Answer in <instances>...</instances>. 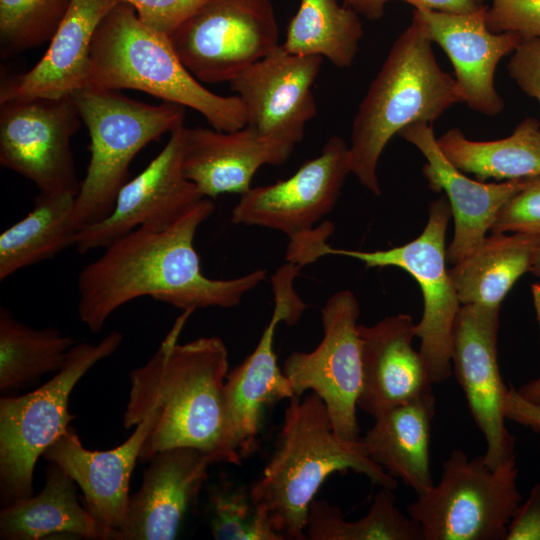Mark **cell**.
Here are the masks:
<instances>
[{
	"instance_id": "cell-16",
	"label": "cell",
	"mask_w": 540,
	"mask_h": 540,
	"mask_svg": "<svg viewBox=\"0 0 540 540\" xmlns=\"http://www.w3.org/2000/svg\"><path fill=\"white\" fill-rule=\"evenodd\" d=\"M349 173V145L332 136L320 155L289 178L243 193L230 221L280 231L292 238L313 229L335 207Z\"/></svg>"
},
{
	"instance_id": "cell-26",
	"label": "cell",
	"mask_w": 540,
	"mask_h": 540,
	"mask_svg": "<svg viewBox=\"0 0 540 540\" xmlns=\"http://www.w3.org/2000/svg\"><path fill=\"white\" fill-rule=\"evenodd\" d=\"M41 491L4 505L0 512L2 540H39L53 535L110 540L77 498V484L49 462Z\"/></svg>"
},
{
	"instance_id": "cell-11",
	"label": "cell",
	"mask_w": 540,
	"mask_h": 540,
	"mask_svg": "<svg viewBox=\"0 0 540 540\" xmlns=\"http://www.w3.org/2000/svg\"><path fill=\"white\" fill-rule=\"evenodd\" d=\"M82 120L72 95L0 102V165L33 182L40 193L77 195L71 139Z\"/></svg>"
},
{
	"instance_id": "cell-15",
	"label": "cell",
	"mask_w": 540,
	"mask_h": 540,
	"mask_svg": "<svg viewBox=\"0 0 540 540\" xmlns=\"http://www.w3.org/2000/svg\"><path fill=\"white\" fill-rule=\"evenodd\" d=\"M185 130L181 124L170 133L159 154L121 187L105 218L80 229L78 253L105 248L139 227L166 228L206 198L183 172Z\"/></svg>"
},
{
	"instance_id": "cell-37",
	"label": "cell",
	"mask_w": 540,
	"mask_h": 540,
	"mask_svg": "<svg viewBox=\"0 0 540 540\" xmlns=\"http://www.w3.org/2000/svg\"><path fill=\"white\" fill-rule=\"evenodd\" d=\"M154 32L170 35L208 0H121Z\"/></svg>"
},
{
	"instance_id": "cell-3",
	"label": "cell",
	"mask_w": 540,
	"mask_h": 540,
	"mask_svg": "<svg viewBox=\"0 0 540 540\" xmlns=\"http://www.w3.org/2000/svg\"><path fill=\"white\" fill-rule=\"evenodd\" d=\"M289 400L277 446L250 494L284 540H305L311 502L332 473L352 470L393 490L398 483L367 456L359 437L344 440L336 434L319 395Z\"/></svg>"
},
{
	"instance_id": "cell-41",
	"label": "cell",
	"mask_w": 540,
	"mask_h": 540,
	"mask_svg": "<svg viewBox=\"0 0 540 540\" xmlns=\"http://www.w3.org/2000/svg\"><path fill=\"white\" fill-rule=\"evenodd\" d=\"M504 412L506 419L540 432V403L523 399L513 387L508 390Z\"/></svg>"
},
{
	"instance_id": "cell-1",
	"label": "cell",
	"mask_w": 540,
	"mask_h": 540,
	"mask_svg": "<svg viewBox=\"0 0 540 540\" xmlns=\"http://www.w3.org/2000/svg\"><path fill=\"white\" fill-rule=\"evenodd\" d=\"M214 203L203 198L174 224L139 227L113 241L77 278L79 319L93 333L121 306L149 296L182 311L237 306L266 277L258 269L230 279L205 276L194 248L199 226Z\"/></svg>"
},
{
	"instance_id": "cell-34",
	"label": "cell",
	"mask_w": 540,
	"mask_h": 540,
	"mask_svg": "<svg viewBox=\"0 0 540 540\" xmlns=\"http://www.w3.org/2000/svg\"><path fill=\"white\" fill-rule=\"evenodd\" d=\"M210 530L217 540H284L268 512L249 492L231 486L215 488L209 497Z\"/></svg>"
},
{
	"instance_id": "cell-36",
	"label": "cell",
	"mask_w": 540,
	"mask_h": 540,
	"mask_svg": "<svg viewBox=\"0 0 540 540\" xmlns=\"http://www.w3.org/2000/svg\"><path fill=\"white\" fill-rule=\"evenodd\" d=\"M490 232L540 233V177L527 179L499 211Z\"/></svg>"
},
{
	"instance_id": "cell-4",
	"label": "cell",
	"mask_w": 540,
	"mask_h": 540,
	"mask_svg": "<svg viewBox=\"0 0 540 540\" xmlns=\"http://www.w3.org/2000/svg\"><path fill=\"white\" fill-rule=\"evenodd\" d=\"M432 42L413 16L394 41L355 114L349 145L351 173L381 194L377 166L386 145L405 127L437 120L463 97L454 77L441 69Z\"/></svg>"
},
{
	"instance_id": "cell-12",
	"label": "cell",
	"mask_w": 540,
	"mask_h": 540,
	"mask_svg": "<svg viewBox=\"0 0 540 540\" xmlns=\"http://www.w3.org/2000/svg\"><path fill=\"white\" fill-rule=\"evenodd\" d=\"M359 303L349 290L332 294L321 310L323 338L310 352H292L283 364L295 396L315 392L326 405L336 434L356 440L357 400L362 385Z\"/></svg>"
},
{
	"instance_id": "cell-10",
	"label": "cell",
	"mask_w": 540,
	"mask_h": 540,
	"mask_svg": "<svg viewBox=\"0 0 540 540\" xmlns=\"http://www.w3.org/2000/svg\"><path fill=\"white\" fill-rule=\"evenodd\" d=\"M201 83L230 82L279 44L270 0H208L169 37Z\"/></svg>"
},
{
	"instance_id": "cell-39",
	"label": "cell",
	"mask_w": 540,
	"mask_h": 540,
	"mask_svg": "<svg viewBox=\"0 0 540 540\" xmlns=\"http://www.w3.org/2000/svg\"><path fill=\"white\" fill-rule=\"evenodd\" d=\"M506 540H540V480L513 514L507 526Z\"/></svg>"
},
{
	"instance_id": "cell-33",
	"label": "cell",
	"mask_w": 540,
	"mask_h": 540,
	"mask_svg": "<svg viewBox=\"0 0 540 540\" xmlns=\"http://www.w3.org/2000/svg\"><path fill=\"white\" fill-rule=\"evenodd\" d=\"M70 0H0L1 55L6 57L51 39Z\"/></svg>"
},
{
	"instance_id": "cell-9",
	"label": "cell",
	"mask_w": 540,
	"mask_h": 540,
	"mask_svg": "<svg viewBox=\"0 0 540 540\" xmlns=\"http://www.w3.org/2000/svg\"><path fill=\"white\" fill-rule=\"evenodd\" d=\"M515 459L492 469L483 455L470 458L454 448L437 484L417 495L408 515L423 540H506L507 526L521 503Z\"/></svg>"
},
{
	"instance_id": "cell-45",
	"label": "cell",
	"mask_w": 540,
	"mask_h": 540,
	"mask_svg": "<svg viewBox=\"0 0 540 540\" xmlns=\"http://www.w3.org/2000/svg\"><path fill=\"white\" fill-rule=\"evenodd\" d=\"M532 293H533V299H534V305L537 313V318L540 326V285L539 284H533L532 285Z\"/></svg>"
},
{
	"instance_id": "cell-18",
	"label": "cell",
	"mask_w": 540,
	"mask_h": 540,
	"mask_svg": "<svg viewBox=\"0 0 540 540\" xmlns=\"http://www.w3.org/2000/svg\"><path fill=\"white\" fill-rule=\"evenodd\" d=\"M486 9L483 5L470 13H447L423 8L414 9L413 16L449 57L463 102L476 112L496 116L505 107L494 84L497 65L522 39L515 33L490 31Z\"/></svg>"
},
{
	"instance_id": "cell-17",
	"label": "cell",
	"mask_w": 540,
	"mask_h": 540,
	"mask_svg": "<svg viewBox=\"0 0 540 540\" xmlns=\"http://www.w3.org/2000/svg\"><path fill=\"white\" fill-rule=\"evenodd\" d=\"M322 60L290 53L280 44L231 80L230 88L244 108L245 126L295 147L317 113L312 86Z\"/></svg>"
},
{
	"instance_id": "cell-23",
	"label": "cell",
	"mask_w": 540,
	"mask_h": 540,
	"mask_svg": "<svg viewBox=\"0 0 540 540\" xmlns=\"http://www.w3.org/2000/svg\"><path fill=\"white\" fill-rule=\"evenodd\" d=\"M294 146L264 137L245 126L235 131L202 127L185 130L182 168L206 198L243 194L264 165H281Z\"/></svg>"
},
{
	"instance_id": "cell-20",
	"label": "cell",
	"mask_w": 540,
	"mask_h": 540,
	"mask_svg": "<svg viewBox=\"0 0 540 540\" xmlns=\"http://www.w3.org/2000/svg\"><path fill=\"white\" fill-rule=\"evenodd\" d=\"M398 135L425 157L422 173L434 193L447 197L454 219V234L446 246L447 263L455 265L485 239L502 207L526 184L527 179L498 183L473 180L442 153L430 123H415Z\"/></svg>"
},
{
	"instance_id": "cell-25",
	"label": "cell",
	"mask_w": 540,
	"mask_h": 540,
	"mask_svg": "<svg viewBox=\"0 0 540 540\" xmlns=\"http://www.w3.org/2000/svg\"><path fill=\"white\" fill-rule=\"evenodd\" d=\"M436 399L433 391L375 418L359 437L367 456L417 495L433 484L430 441Z\"/></svg>"
},
{
	"instance_id": "cell-42",
	"label": "cell",
	"mask_w": 540,
	"mask_h": 540,
	"mask_svg": "<svg viewBox=\"0 0 540 540\" xmlns=\"http://www.w3.org/2000/svg\"><path fill=\"white\" fill-rule=\"evenodd\" d=\"M516 392L527 401L540 403V376L523 384Z\"/></svg>"
},
{
	"instance_id": "cell-31",
	"label": "cell",
	"mask_w": 540,
	"mask_h": 540,
	"mask_svg": "<svg viewBox=\"0 0 540 540\" xmlns=\"http://www.w3.org/2000/svg\"><path fill=\"white\" fill-rule=\"evenodd\" d=\"M364 31L357 12L337 0H301L281 46L288 52L320 56L338 68L353 63Z\"/></svg>"
},
{
	"instance_id": "cell-46",
	"label": "cell",
	"mask_w": 540,
	"mask_h": 540,
	"mask_svg": "<svg viewBox=\"0 0 540 540\" xmlns=\"http://www.w3.org/2000/svg\"><path fill=\"white\" fill-rule=\"evenodd\" d=\"M477 1H478L479 3H481V2H482V0H477Z\"/></svg>"
},
{
	"instance_id": "cell-7",
	"label": "cell",
	"mask_w": 540,
	"mask_h": 540,
	"mask_svg": "<svg viewBox=\"0 0 540 540\" xmlns=\"http://www.w3.org/2000/svg\"><path fill=\"white\" fill-rule=\"evenodd\" d=\"M72 97L90 137V160L72 214L80 230L112 211L131 161L147 144L183 124L185 107L147 104L93 85Z\"/></svg>"
},
{
	"instance_id": "cell-35",
	"label": "cell",
	"mask_w": 540,
	"mask_h": 540,
	"mask_svg": "<svg viewBox=\"0 0 540 540\" xmlns=\"http://www.w3.org/2000/svg\"><path fill=\"white\" fill-rule=\"evenodd\" d=\"M486 23L494 33L511 32L522 40L540 38V0H491Z\"/></svg>"
},
{
	"instance_id": "cell-21",
	"label": "cell",
	"mask_w": 540,
	"mask_h": 540,
	"mask_svg": "<svg viewBox=\"0 0 540 540\" xmlns=\"http://www.w3.org/2000/svg\"><path fill=\"white\" fill-rule=\"evenodd\" d=\"M415 323L409 314L358 324L362 385L357 407L374 419L433 391L427 365L412 347Z\"/></svg>"
},
{
	"instance_id": "cell-24",
	"label": "cell",
	"mask_w": 540,
	"mask_h": 540,
	"mask_svg": "<svg viewBox=\"0 0 540 540\" xmlns=\"http://www.w3.org/2000/svg\"><path fill=\"white\" fill-rule=\"evenodd\" d=\"M121 0H70L42 58L1 85L0 102L25 97L60 98L88 85L95 33Z\"/></svg>"
},
{
	"instance_id": "cell-38",
	"label": "cell",
	"mask_w": 540,
	"mask_h": 540,
	"mask_svg": "<svg viewBox=\"0 0 540 540\" xmlns=\"http://www.w3.org/2000/svg\"><path fill=\"white\" fill-rule=\"evenodd\" d=\"M508 72L519 88L536 99L540 107V38L519 43L508 63Z\"/></svg>"
},
{
	"instance_id": "cell-5",
	"label": "cell",
	"mask_w": 540,
	"mask_h": 540,
	"mask_svg": "<svg viewBox=\"0 0 540 540\" xmlns=\"http://www.w3.org/2000/svg\"><path fill=\"white\" fill-rule=\"evenodd\" d=\"M88 85L133 89L191 108L221 131L245 127L237 95L207 89L184 66L169 38L147 27L135 10L120 1L100 23L91 47Z\"/></svg>"
},
{
	"instance_id": "cell-32",
	"label": "cell",
	"mask_w": 540,
	"mask_h": 540,
	"mask_svg": "<svg viewBox=\"0 0 540 540\" xmlns=\"http://www.w3.org/2000/svg\"><path fill=\"white\" fill-rule=\"evenodd\" d=\"M393 489L381 487L368 513L346 521L338 506L326 500L311 502L306 523L309 540H423L419 524L395 504Z\"/></svg>"
},
{
	"instance_id": "cell-14",
	"label": "cell",
	"mask_w": 540,
	"mask_h": 540,
	"mask_svg": "<svg viewBox=\"0 0 540 540\" xmlns=\"http://www.w3.org/2000/svg\"><path fill=\"white\" fill-rule=\"evenodd\" d=\"M499 312L500 308L461 305L451 352L452 373L485 438L483 460L492 469L515 459V438L505 425L504 403L509 388L502 380L497 358Z\"/></svg>"
},
{
	"instance_id": "cell-19",
	"label": "cell",
	"mask_w": 540,
	"mask_h": 540,
	"mask_svg": "<svg viewBox=\"0 0 540 540\" xmlns=\"http://www.w3.org/2000/svg\"><path fill=\"white\" fill-rule=\"evenodd\" d=\"M157 417L158 411L150 410L125 442L106 451L86 449L69 427L42 455L75 481L83 493L85 508L114 540L119 539L125 523L132 472Z\"/></svg>"
},
{
	"instance_id": "cell-43",
	"label": "cell",
	"mask_w": 540,
	"mask_h": 540,
	"mask_svg": "<svg viewBox=\"0 0 540 540\" xmlns=\"http://www.w3.org/2000/svg\"><path fill=\"white\" fill-rule=\"evenodd\" d=\"M346 2L357 13L371 18V0H346Z\"/></svg>"
},
{
	"instance_id": "cell-27",
	"label": "cell",
	"mask_w": 540,
	"mask_h": 540,
	"mask_svg": "<svg viewBox=\"0 0 540 540\" xmlns=\"http://www.w3.org/2000/svg\"><path fill=\"white\" fill-rule=\"evenodd\" d=\"M540 233H491L449 269L461 305L500 308L515 282L530 270Z\"/></svg>"
},
{
	"instance_id": "cell-40",
	"label": "cell",
	"mask_w": 540,
	"mask_h": 540,
	"mask_svg": "<svg viewBox=\"0 0 540 540\" xmlns=\"http://www.w3.org/2000/svg\"><path fill=\"white\" fill-rule=\"evenodd\" d=\"M389 0H371V18L376 20L384 13L385 3ZM413 5L415 9H431L447 13H470L483 5L477 0H402Z\"/></svg>"
},
{
	"instance_id": "cell-2",
	"label": "cell",
	"mask_w": 540,
	"mask_h": 540,
	"mask_svg": "<svg viewBox=\"0 0 540 540\" xmlns=\"http://www.w3.org/2000/svg\"><path fill=\"white\" fill-rule=\"evenodd\" d=\"M192 313L183 311L152 357L130 373L123 426L136 427L147 412L158 411L140 460L189 446L208 454L214 464L239 465L242 457L230 445L225 415L228 351L217 336L178 343Z\"/></svg>"
},
{
	"instance_id": "cell-8",
	"label": "cell",
	"mask_w": 540,
	"mask_h": 540,
	"mask_svg": "<svg viewBox=\"0 0 540 540\" xmlns=\"http://www.w3.org/2000/svg\"><path fill=\"white\" fill-rule=\"evenodd\" d=\"M123 339L111 331L97 344L77 342L64 365L37 389L0 399V495L2 505L33 495L35 464L76 417L69 397L79 380L112 355Z\"/></svg>"
},
{
	"instance_id": "cell-29",
	"label": "cell",
	"mask_w": 540,
	"mask_h": 540,
	"mask_svg": "<svg viewBox=\"0 0 540 540\" xmlns=\"http://www.w3.org/2000/svg\"><path fill=\"white\" fill-rule=\"evenodd\" d=\"M72 193H40L31 211L0 235V281L75 246Z\"/></svg>"
},
{
	"instance_id": "cell-22",
	"label": "cell",
	"mask_w": 540,
	"mask_h": 540,
	"mask_svg": "<svg viewBox=\"0 0 540 540\" xmlns=\"http://www.w3.org/2000/svg\"><path fill=\"white\" fill-rule=\"evenodd\" d=\"M211 464V457L194 447L157 452L144 472L140 489L130 496L118 540L175 539Z\"/></svg>"
},
{
	"instance_id": "cell-30",
	"label": "cell",
	"mask_w": 540,
	"mask_h": 540,
	"mask_svg": "<svg viewBox=\"0 0 540 540\" xmlns=\"http://www.w3.org/2000/svg\"><path fill=\"white\" fill-rule=\"evenodd\" d=\"M77 343L54 327L24 324L5 307L0 308V391L4 396L35 384L64 365Z\"/></svg>"
},
{
	"instance_id": "cell-13",
	"label": "cell",
	"mask_w": 540,
	"mask_h": 540,
	"mask_svg": "<svg viewBox=\"0 0 540 540\" xmlns=\"http://www.w3.org/2000/svg\"><path fill=\"white\" fill-rule=\"evenodd\" d=\"M301 267L287 262L272 277L275 307L254 351L228 372L225 415L230 445L241 457L256 447L267 407L294 397L292 386L277 364L274 333L280 322L295 324L307 305L293 288Z\"/></svg>"
},
{
	"instance_id": "cell-28",
	"label": "cell",
	"mask_w": 540,
	"mask_h": 540,
	"mask_svg": "<svg viewBox=\"0 0 540 540\" xmlns=\"http://www.w3.org/2000/svg\"><path fill=\"white\" fill-rule=\"evenodd\" d=\"M437 144L456 168L479 181L540 177V122L532 117L502 139L474 141L454 127L437 138Z\"/></svg>"
},
{
	"instance_id": "cell-44",
	"label": "cell",
	"mask_w": 540,
	"mask_h": 540,
	"mask_svg": "<svg viewBox=\"0 0 540 540\" xmlns=\"http://www.w3.org/2000/svg\"><path fill=\"white\" fill-rule=\"evenodd\" d=\"M529 271L540 278V239L535 247Z\"/></svg>"
},
{
	"instance_id": "cell-6",
	"label": "cell",
	"mask_w": 540,
	"mask_h": 540,
	"mask_svg": "<svg viewBox=\"0 0 540 540\" xmlns=\"http://www.w3.org/2000/svg\"><path fill=\"white\" fill-rule=\"evenodd\" d=\"M452 217L447 197L442 194L429 205L427 223L414 240L390 249L361 251L332 248L326 239L334 226L326 222L290 238L288 262L304 266L327 255L345 256L364 263L366 268L398 267L418 283L423 295V313L415 325L419 352L425 360L433 384L452 375V335L461 306L446 267V230Z\"/></svg>"
}]
</instances>
